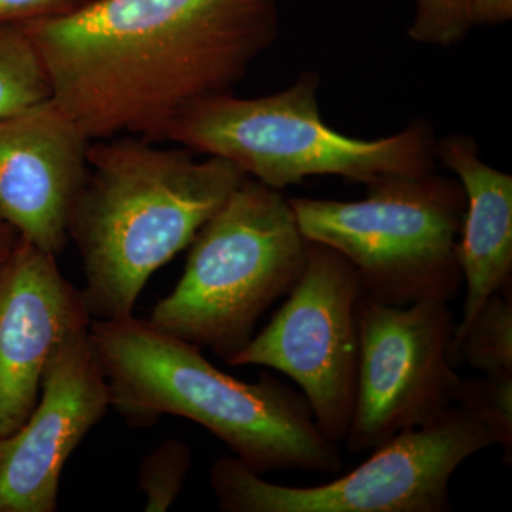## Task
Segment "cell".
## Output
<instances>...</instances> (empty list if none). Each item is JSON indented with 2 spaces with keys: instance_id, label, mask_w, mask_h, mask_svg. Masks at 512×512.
I'll return each mask as SVG.
<instances>
[{
  "instance_id": "obj_1",
  "label": "cell",
  "mask_w": 512,
  "mask_h": 512,
  "mask_svg": "<svg viewBox=\"0 0 512 512\" xmlns=\"http://www.w3.org/2000/svg\"><path fill=\"white\" fill-rule=\"evenodd\" d=\"M281 0H86L22 23L52 100L90 140H165L195 101L228 93L278 39Z\"/></svg>"
},
{
  "instance_id": "obj_2",
  "label": "cell",
  "mask_w": 512,
  "mask_h": 512,
  "mask_svg": "<svg viewBox=\"0 0 512 512\" xmlns=\"http://www.w3.org/2000/svg\"><path fill=\"white\" fill-rule=\"evenodd\" d=\"M89 336L111 407L131 426L184 417L258 474L342 468L339 444L320 431L308 400L269 373L256 383L235 379L208 362L198 346L134 315L93 319Z\"/></svg>"
},
{
  "instance_id": "obj_3",
  "label": "cell",
  "mask_w": 512,
  "mask_h": 512,
  "mask_svg": "<svg viewBox=\"0 0 512 512\" xmlns=\"http://www.w3.org/2000/svg\"><path fill=\"white\" fill-rule=\"evenodd\" d=\"M245 178L224 158L198 161L185 148L140 137L92 143L89 177L69 227L92 318L133 315L151 275L190 247Z\"/></svg>"
},
{
  "instance_id": "obj_4",
  "label": "cell",
  "mask_w": 512,
  "mask_h": 512,
  "mask_svg": "<svg viewBox=\"0 0 512 512\" xmlns=\"http://www.w3.org/2000/svg\"><path fill=\"white\" fill-rule=\"evenodd\" d=\"M318 89L316 74L306 73L288 89L256 99L214 94L183 111L165 140L224 158L279 191L322 175L369 185L433 173L436 141L423 121L377 140L345 136L320 116Z\"/></svg>"
},
{
  "instance_id": "obj_5",
  "label": "cell",
  "mask_w": 512,
  "mask_h": 512,
  "mask_svg": "<svg viewBox=\"0 0 512 512\" xmlns=\"http://www.w3.org/2000/svg\"><path fill=\"white\" fill-rule=\"evenodd\" d=\"M308 247L291 202L247 177L200 229L183 276L148 320L227 363L296 284Z\"/></svg>"
},
{
  "instance_id": "obj_6",
  "label": "cell",
  "mask_w": 512,
  "mask_h": 512,
  "mask_svg": "<svg viewBox=\"0 0 512 512\" xmlns=\"http://www.w3.org/2000/svg\"><path fill=\"white\" fill-rule=\"evenodd\" d=\"M289 202L303 237L342 255L377 301L450 302L460 292L457 242L466 195L458 181L433 171L383 178L367 185L359 201Z\"/></svg>"
},
{
  "instance_id": "obj_7",
  "label": "cell",
  "mask_w": 512,
  "mask_h": 512,
  "mask_svg": "<svg viewBox=\"0 0 512 512\" xmlns=\"http://www.w3.org/2000/svg\"><path fill=\"white\" fill-rule=\"evenodd\" d=\"M494 444L480 416L453 404L430 423L384 441L365 463L330 483L275 484L237 457H222L212 464L210 484L227 512H448L457 468Z\"/></svg>"
},
{
  "instance_id": "obj_8",
  "label": "cell",
  "mask_w": 512,
  "mask_h": 512,
  "mask_svg": "<svg viewBox=\"0 0 512 512\" xmlns=\"http://www.w3.org/2000/svg\"><path fill=\"white\" fill-rule=\"evenodd\" d=\"M353 266L326 245L309 242L305 266L282 308L229 366H265L296 383L320 431L339 444L355 403L363 295Z\"/></svg>"
},
{
  "instance_id": "obj_9",
  "label": "cell",
  "mask_w": 512,
  "mask_h": 512,
  "mask_svg": "<svg viewBox=\"0 0 512 512\" xmlns=\"http://www.w3.org/2000/svg\"><path fill=\"white\" fill-rule=\"evenodd\" d=\"M454 328L448 302L394 306L363 292L355 403L343 440L349 453L375 450L456 404L461 376L451 356Z\"/></svg>"
},
{
  "instance_id": "obj_10",
  "label": "cell",
  "mask_w": 512,
  "mask_h": 512,
  "mask_svg": "<svg viewBox=\"0 0 512 512\" xmlns=\"http://www.w3.org/2000/svg\"><path fill=\"white\" fill-rule=\"evenodd\" d=\"M111 407L89 329L73 333L47 362L39 402L0 439V512H55L67 460Z\"/></svg>"
},
{
  "instance_id": "obj_11",
  "label": "cell",
  "mask_w": 512,
  "mask_h": 512,
  "mask_svg": "<svg viewBox=\"0 0 512 512\" xmlns=\"http://www.w3.org/2000/svg\"><path fill=\"white\" fill-rule=\"evenodd\" d=\"M92 143L52 99L0 119V222L60 254L89 177Z\"/></svg>"
},
{
  "instance_id": "obj_12",
  "label": "cell",
  "mask_w": 512,
  "mask_h": 512,
  "mask_svg": "<svg viewBox=\"0 0 512 512\" xmlns=\"http://www.w3.org/2000/svg\"><path fill=\"white\" fill-rule=\"evenodd\" d=\"M92 320L82 291L67 281L56 255L20 238L0 258V439L35 410L57 346L89 329Z\"/></svg>"
},
{
  "instance_id": "obj_13",
  "label": "cell",
  "mask_w": 512,
  "mask_h": 512,
  "mask_svg": "<svg viewBox=\"0 0 512 512\" xmlns=\"http://www.w3.org/2000/svg\"><path fill=\"white\" fill-rule=\"evenodd\" d=\"M441 165L456 174L466 195V211L457 242V258L466 298L454 328L451 356L471 322L495 293L511 288L512 177L481 160L476 141L450 136L436 144Z\"/></svg>"
},
{
  "instance_id": "obj_14",
  "label": "cell",
  "mask_w": 512,
  "mask_h": 512,
  "mask_svg": "<svg viewBox=\"0 0 512 512\" xmlns=\"http://www.w3.org/2000/svg\"><path fill=\"white\" fill-rule=\"evenodd\" d=\"M50 99L49 76L28 30L0 22V119Z\"/></svg>"
},
{
  "instance_id": "obj_15",
  "label": "cell",
  "mask_w": 512,
  "mask_h": 512,
  "mask_svg": "<svg viewBox=\"0 0 512 512\" xmlns=\"http://www.w3.org/2000/svg\"><path fill=\"white\" fill-rule=\"evenodd\" d=\"M483 375H512V292L495 293L471 322L457 349L458 360Z\"/></svg>"
},
{
  "instance_id": "obj_16",
  "label": "cell",
  "mask_w": 512,
  "mask_h": 512,
  "mask_svg": "<svg viewBox=\"0 0 512 512\" xmlns=\"http://www.w3.org/2000/svg\"><path fill=\"white\" fill-rule=\"evenodd\" d=\"M192 454L184 441L171 439L154 448L138 471L147 512H164L180 497L190 473Z\"/></svg>"
},
{
  "instance_id": "obj_17",
  "label": "cell",
  "mask_w": 512,
  "mask_h": 512,
  "mask_svg": "<svg viewBox=\"0 0 512 512\" xmlns=\"http://www.w3.org/2000/svg\"><path fill=\"white\" fill-rule=\"evenodd\" d=\"M456 404L473 410L493 431L497 444L504 448V461L512 454V375L460 377Z\"/></svg>"
},
{
  "instance_id": "obj_18",
  "label": "cell",
  "mask_w": 512,
  "mask_h": 512,
  "mask_svg": "<svg viewBox=\"0 0 512 512\" xmlns=\"http://www.w3.org/2000/svg\"><path fill=\"white\" fill-rule=\"evenodd\" d=\"M416 12L409 35L424 45L450 47L467 36L471 0H414Z\"/></svg>"
},
{
  "instance_id": "obj_19",
  "label": "cell",
  "mask_w": 512,
  "mask_h": 512,
  "mask_svg": "<svg viewBox=\"0 0 512 512\" xmlns=\"http://www.w3.org/2000/svg\"><path fill=\"white\" fill-rule=\"evenodd\" d=\"M86 0H0V22L25 23L72 10Z\"/></svg>"
},
{
  "instance_id": "obj_20",
  "label": "cell",
  "mask_w": 512,
  "mask_h": 512,
  "mask_svg": "<svg viewBox=\"0 0 512 512\" xmlns=\"http://www.w3.org/2000/svg\"><path fill=\"white\" fill-rule=\"evenodd\" d=\"M471 26L503 25L512 18V0H471Z\"/></svg>"
},
{
  "instance_id": "obj_21",
  "label": "cell",
  "mask_w": 512,
  "mask_h": 512,
  "mask_svg": "<svg viewBox=\"0 0 512 512\" xmlns=\"http://www.w3.org/2000/svg\"><path fill=\"white\" fill-rule=\"evenodd\" d=\"M19 239L20 237L15 229L0 222V258L8 255L15 248V245L18 244Z\"/></svg>"
}]
</instances>
